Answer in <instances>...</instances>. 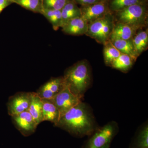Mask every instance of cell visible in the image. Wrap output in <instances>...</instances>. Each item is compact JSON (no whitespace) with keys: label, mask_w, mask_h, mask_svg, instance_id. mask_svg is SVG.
Wrapping results in <instances>:
<instances>
[{"label":"cell","mask_w":148,"mask_h":148,"mask_svg":"<svg viewBox=\"0 0 148 148\" xmlns=\"http://www.w3.org/2000/svg\"><path fill=\"white\" fill-rule=\"evenodd\" d=\"M55 126L78 138L90 136L98 128L90 108L82 101L61 116Z\"/></svg>","instance_id":"6da1fadb"},{"label":"cell","mask_w":148,"mask_h":148,"mask_svg":"<svg viewBox=\"0 0 148 148\" xmlns=\"http://www.w3.org/2000/svg\"><path fill=\"white\" fill-rule=\"evenodd\" d=\"M64 78L66 86L81 100L91 82L90 68L86 61L77 62L66 70Z\"/></svg>","instance_id":"7a4b0ae2"},{"label":"cell","mask_w":148,"mask_h":148,"mask_svg":"<svg viewBox=\"0 0 148 148\" xmlns=\"http://www.w3.org/2000/svg\"><path fill=\"white\" fill-rule=\"evenodd\" d=\"M118 131L116 123L110 122L102 127H98L90 135L82 148H110Z\"/></svg>","instance_id":"3957f363"},{"label":"cell","mask_w":148,"mask_h":148,"mask_svg":"<svg viewBox=\"0 0 148 148\" xmlns=\"http://www.w3.org/2000/svg\"><path fill=\"white\" fill-rule=\"evenodd\" d=\"M119 22L139 29L145 23V9L140 3L133 5L117 12Z\"/></svg>","instance_id":"277c9868"},{"label":"cell","mask_w":148,"mask_h":148,"mask_svg":"<svg viewBox=\"0 0 148 148\" xmlns=\"http://www.w3.org/2000/svg\"><path fill=\"white\" fill-rule=\"evenodd\" d=\"M51 100L57 107L61 117L81 101V100L74 95L66 86Z\"/></svg>","instance_id":"5b68a950"},{"label":"cell","mask_w":148,"mask_h":148,"mask_svg":"<svg viewBox=\"0 0 148 148\" xmlns=\"http://www.w3.org/2000/svg\"><path fill=\"white\" fill-rule=\"evenodd\" d=\"M31 98V92H17L10 96L7 103L9 115L12 116L28 110Z\"/></svg>","instance_id":"8992f818"},{"label":"cell","mask_w":148,"mask_h":148,"mask_svg":"<svg viewBox=\"0 0 148 148\" xmlns=\"http://www.w3.org/2000/svg\"><path fill=\"white\" fill-rule=\"evenodd\" d=\"M11 117L14 126L23 136H30L36 131L38 124L28 111Z\"/></svg>","instance_id":"52a82bcc"},{"label":"cell","mask_w":148,"mask_h":148,"mask_svg":"<svg viewBox=\"0 0 148 148\" xmlns=\"http://www.w3.org/2000/svg\"><path fill=\"white\" fill-rule=\"evenodd\" d=\"M65 86L63 77L53 78L41 86L36 92L41 99L51 100Z\"/></svg>","instance_id":"ba28073f"},{"label":"cell","mask_w":148,"mask_h":148,"mask_svg":"<svg viewBox=\"0 0 148 148\" xmlns=\"http://www.w3.org/2000/svg\"><path fill=\"white\" fill-rule=\"evenodd\" d=\"M80 10L81 16L88 24L107 14L106 5L103 3L83 6L82 8H80Z\"/></svg>","instance_id":"9c48e42d"},{"label":"cell","mask_w":148,"mask_h":148,"mask_svg":"<svg viewBox=\"0 0 148 148\" xmlns=\"http://www.w3.org/2000/svg\"><path fill=\"white\" fill-rule=\"evenodd\" d=\"M88 25L87 22L81 17L72 18L65 22L62 28V31L66 34L80 36L86 34Z\"/></svg>","instance_id":"30bf717a"},{"label":"cell","mask_w":148,"mask_h":148,"mask_svg":"<svg viewBox=\"0 0 148 148\" xmlns=\"http://www.w3.org/2000/svg\"><path fill=\"white\" fill-rule=\"evenodd\" d=\"M112 16L106 14L88 24L87 32L86 34L98 42L106 29V25Z\"/></svg>","instance_id":"8fae6325"},{"label":"cell","mask_w":148,"mask_h":148,"mask_svg":"<svg viewBox=\"0 0 148 148\" xmlns=\"http://www.w3.org/2000/svg\"><path fill=\"white\" fill-rule=\"evenodd\" d=\"M138 29L136 27L118 22L113 28L110 40L132 39Z\"/></svg>","instance_id":"7c38bea8"},{"label":"cell","mask_w":148,"mask_h":148,"mask_svg":"<svg viewBox=\"0 0 148 148\" xmlns=\"http://www.w3.org/2000/svg\"><path fill=\"white\" fill-rule=\"evenodd\" d=\"M42 121L51 122L54 125L60 118V114L57 107L51 100L42 99Z\"/></svg>","instance_id":"4fadbf2b"},{"label":"cell","mask_w":148,"mask_h":148,"mask_svg":"<svg viewBox=\"0 0 148 148\" xmlns=\"http://www.w3.org/2000/svg\"><path fill=\"white\" fill-rule=\"evenodd\" d=\"M32 98L28 111L38 125L42 121L43 102L36 92H31Z\"/></svg>","instance_id":"5bb4252c"},{"label":"cell","mask_w":148,"mask_h":148,"mask_svg":"<svg viewBox=\"0 0 148 148\" xmlns=\"http://www.w3.org/2000/svg\"><path fill=\"white\" fill-rule=\"evenodd\" d=\"M132 39H114L110 40L121 53L129 56L135 61L138 56L135 52Z\"/></svg>","instance_id":"9a60e30c"},{"label":"cell","mask_w":148,"mask_h":148,"mask_svg":"<svg viewBox=\"0 0 148 148\" xmlns=\"http://www.w3.org/2000/svg\"><path fill=\"white\" fill-rule=\"evenodd\" d=\"M130 148H148L147 123L142 126L138 130Z\"/></svg>","instance_id":"2e32d148"},{"label":"cell","mask_w":148,"mask_h":148,"mask_svg":"<svg viewBox=\"0 0 148 148\" xmlns=\"http://www.w3.org/2000/svg\"><path fill=\"white\" fill-rule=\"evenodd\" d=\"M52 25L54 30H58L63 25L61 10L44 9L42 14Z\"/></svg>","instance_id":"e0dca14e"},{"label":"cell","mask_w":148,"mask_h":148,"mask_svg":"<svg viewBox=\"0 0 148 148\" xmlns=\"http://www.w3.org/2000/svg\"><path fill=\"white\" fill-rule=\"evenodd\" d=\"M61 11L63 24L70 19L81 16L80 8L73 0L67 3Z\"/></svg>","instance_id":"ac0fdd59"},{"label":"cell","mask_w":148,"mask_h":148,"mask_svg":"<svg viewBox=\"0 0 148 148\" xmlns=\"http://www.w3.org/2000/svg\"><path fill=\"white\" fill-rule=\"evenodd\" d=\"M132 40L135 52L138 56L147 49L148 45V34L147 31L139 32Z\"/></svg>","instance_id":"d6986e66"},{"label":"cell","mask_w":148,"mask_h":148,"mask_svg":"<svg viewBox=\"0 0 148 148\" xmlns=\"http://www.w3.org/2000/svg\"><path fill=\"white\" fill-rule=\"evenodd\" d=\"M13 3L20 5L27 10L42 14L44 8L42 0H11Z\"/></svg>","instance_id":"ffe728a7"},{"label":"cell","mask_w":148,"mask_h":148,"mask_svg":"<svg viewBox=\"0 0 148 148\" xmlns=\"http://www.w3.org/2000/svg\"><path fill=\"white\" fill-rule=\"evenodd\" d=\"M134 60L129 56L121 53V55L113 61L111 66L114 69L122 72H126L131 69L133 65Z\"/></svg>","instance_id":"44dd1931"},{"label":"cell","mask_w":148,"mask_h":148,"mask_svg":"<svg viewBox=\"0 0 148 148\" xmlns=\"http://www.w3.org/2000/svg\"><path fill=\"white\" fill-rule=\"evenodd\" d=\"M104 45L103 53L105 63L108 66H111L113 61L116 59L121 53L113 45L110 40Z\"/></svg>","instance_id":"7402d4cb"},{"label":"cell","mask_w":148,"mask_h":148,"mask_svg":"<svg viewBox=\"0 0 148 148\" xmlns=\"http://www.w3.org/2000/svg\"><path fill=\"white\" fill-rule=\"evenodd\" d=\"M72 0H42L44 9L61 10L67 3Z\"/></svg>","instance_id":"603a6c76"},{"label":"cell","mask_w":148,"mask_h":148,"mask_svg":"<svg viewBox=\"0 0 148 148\" xmlns=\"http://www.w3.org/2000/svg\"><path fill=\"white\" fill-rule=\"evenodd\" d=\"M141 0H112L111 8L112 10L118 11L130 6L139 3Z\"/></svg>","instance_id":"cb8c5ba5"},{"label":"cell","mask_w":148,"mask_h":148,"mask_svg":"<svg viewBox=\"0 0 148 148\" xmlns=\"http://www.w3.org/2000/svg\"><path fill=\"white\" fill-rule=\"evenodd\" d=\"M76 3H78L82 6L90 5L100 2V0H73Z\"/></svg>","instance_id":"d4e9b609"},{"label":"cell","mask_w":148,"mask_h":148,"mask_svg":"<svg viewBox=\"0 0 148 148\" xmlns=\"http://www.w3.org/2000/svg\"><path fill=\"white\" fill-rule=\"evenodd\" d=\"M12 4L11 0H0V14L5 9Z\"/></svg>","instance_id":"484cf974"}]
</instances>
